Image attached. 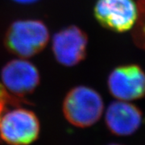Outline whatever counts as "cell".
<instances>
[{"instance_id": "5b68a950", "label": "cell", "mask_w": 145, "mask_h": 145, "mask_svg": "<svg viewBox=\"0 0 145 145\" xmlns=\"http://www.w3.org/2000/svg\"><path fill=\"white\" fill-rule=\"evenodd\" d=\"M109 90L120 101H132L145 95V72L137 65L115 68L107 81Z\"/></svg>"}, {"instance_id": "8fae6325", "label": "cell", "mask_w": 145, "mask_h": 145, "mask_svg": "<svg viewBox=\"0 0 145 145\" xmlns=\"http://www.w3.org/2000/svg\"><path fill=\"white\" fill-rule=\"evenodd\" d=\"M16 1L17 3H34L36 2L37 0H14Z\"/></svg>"}, {"instance_id": "7a4b0ae2", "label": "cell", "mask_w": 145, "mask_h": 145, "mask_svg": "<svg viewBox=\"0 0 145 145\" xmlns=\"http://www.w3.org/2000/svg\"><path fill=\"white\" fill-rule=\"evenodd\" d=\"M47 27L39 20H19L7 32L6 44L10 52L29 57L40 52L48 41Z\"/></svg>"}, {"instance_id": "277c9868", "label": "cell", "mask_w": 145, "mask_h": 145, "mask_svg": "<svg viewBox=\"0 0 145 145\" xmlns=\"http://www.w3.org/2000/svg\"><path fill=\"white\" fill-rule=\"evenodd\" d=\"M94 15L104 27L115 32H125L135 26L138 6L134 0H98Z\"/></svg>"}, {"instance_id": "ba28073f", "label": "cell", "mask_w": 145, "mask_h": 145, "mask_svg": "<svg viewBox=\"0 0 145 145\" xmlns=\"http://www.w3.org/2000/svg\"><path fill=\"white\" fill-rule=\"evenodd\" d=\"M106 123L114 135H130L135 132L142 123V113L133 104L119 100L108 106Z\"/></svg>"}, {"instance_id": "8992f818", "label": "cell", "mask_w": 145, "mask_h": 145, "mask_svg": "<svg viewBox=\"0 0 145 145\" xmlns=\"http://www.w3.org/2000/svg\"><path fill=\"white\" fill-rule=\"evenodd\" d=\"M3 85L16 97L31 93L40 82L38 70L31 63L18 59L7 63L1 73Z\"/></svg>"}, {"instance_id": "9c48e42d", "label": "cell", "mask_w": 145, "mask_h": 145, "mask_svg": "<svg viewBox=\"0 0 145 145\" xmlns=\"http://www.w3.org/2000/svg\"><path fill=\"white\" fill-rule=\"evenodd\" d=\"M138 17L134 26L133 39L136 45L145 50V0H138Z\"/></svg>"}, {"instance_id": "7c38bea8", "label": "cell", "mask_w": 145, "mask_h": 145, "mask_svg": "<svg viewBox=\"0 0 145 145\" xmlns=\"http://www.w3.org/2000/svg\"><path fill=\"white\" fill-rule=\"evenodd\" d=\"M110 145H119V144H110Z\"/></svg>"}, {"instance_id": "52a82bcc", "label": "cell", "mask_w": 145, "mask_h": 145, "mask_svg": "<svg viewBox=\"0 0 145 145\" xmlns=\"http://www.w3.org/2000/svg\"><path fill=\"white\" fill-rule=\"evenodd\" d=\"M86 47V35L75 26L63 29L53 36V53L57 61L63 65L72 66L82 61Z\"/></svg>"}, {"instance_id": "6da1fadb", "label": "cell", "mask_w": 145, "mask_h": 145, "mask_svg": "<svg viewBox=\"0 0 145 145\" xmlns=\"http://www.w3.org/2000/svg\"><path fill=\"white\" fill-rule=\"evenodd\" d=\"M103 108V101L100 94L93 89L83 86L71 89L63 104L66 119L79 127H87L98 122Z\"/></svg>"}, {"instance_id": "30bf717a", "label": "cell", "mask_w": 145, "mask_h": 145, "mask_svg": "<svg viewBox=\"0 0 145 145\" xmlns=\"http://www.w3.org/2000/svg\"><path fill=\"white\" fill-rule=\"evenodd\" d=\"M20 103V99L9 93L4 86L0 83V119L7 110L8 106H16Z\"/></svg>"}, {"instance_id": "3957f363", "label": "cell", "mask_w": 145, "mask_h": 145, "mask_svg": "<svg viewBox=\"0 0 145 145\" xmlns=\"http://www.w3.org/2000/svg\"><path fill=\"white\" fill-rule=\"evenodd\" d=\"M40 123L31 110H7L0 119V137L10 145H28L38 138Z\"/></svg>"}]
</instances>
